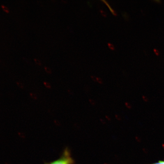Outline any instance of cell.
I'll list each match as a JSON object with an SVG mask.
<instances>
[{"instance_id":"cell-7","label":"cell","mask_w":164,"mask_h":164,"mask_svg":"<svg viewBox=\"0 0 164 164\" xmlns=\"http://www.w3.org/2000/svg\"><path fill=\"white\" fill-rule=\"evenodd\" d=\"M45 68L46 71L47 72H49V73H50V72H51L50 69L48 67H45Z\"/></svg>"},{"instance_id":"cell-4","label":"cell","mask_w":164,"mask_h":164,"mask_svg":"<svg viewBox=\"0 0 164 164\" xmlns=\"http://www.w3.org/2000/svg\"><path fill=\"white\" fill-rule=\"evenodd\" d=\"M100 13L102 14V15L104 17H107V14L105 11H104L103 10H100Z\"/></svg>"},{"instance_id":"cell-1","label":"cell","mask_w":164,"mask_h":164,"mask_svg":"<svg viewBox=\"0 0 164 164\" xmlns=\"http://www.w3.org/2000/svg\"><path fill=\"white\" fill-rule=\"evenodd\" d=\"M74 161L69 151L66 149L60 158L53 162L45 164H73Z\"/></svg>"},{"instance_id":"cell-9","label":"cell","mask_w":164,"mask_h":164,"mask_svg":"<svg viewBox=\"0 0 164 164\" xmlns=\"http://www.w3.org/2000/svg\"><path fill=\"white\" fill-rule=\"evenodd\" d=\"M153 164H164V161H160L159 162H158V163Z\"/></svg>"},{"instance_id":"cell-2","label":"cell","mask_w":164,"mask_h":164,"mask_svg":"<svg viewBox=\"0 0 164 164\" xmlns=\"http://www.w3.org/2000/svg\"><path fill=\"white\" fill-rule=\"evenodd\" d=\"M103 1V2H105L106 3V4L107 6H108V8L110 10V11H111V12H112V14H113L114 15H117V13H116V12L115 11H114V10H113L112 9L111 7L110 6H109V4H108V3L107 2L105 1Z\"/></svg>"},{"instance_id":"cell-6","label":"cell","mask_w":164,"mask_h":164,"mask_svg":"<svg viewBox=\"0 0 164 164\" xmlns=\"http://www.w3.org/2000/svg\"><path fill=\"white\" fill-rule=\"evenodd\" d=\"M153 52H155V53L156 54L157 56H159L160 54V52L159 51L156 49H153Z\"/></svg>"},{"instance_id":"cell-8","label":"cell","mask_w":164,"mask_h":164,"mask_svg":"<svg viewBox=\"0 0 164 164\" xmlns=\"http://www.w3.org/2000/svg\"><path fill=\"white\" fill-rule=\"evenodd\" d=\"M34 61H35V62H36L37 63V64H38V65L41 64V62H40V61H39L37 59H34Z\"/></svg>"},{"instance_id":"cell-5","label":"cell","mask_w":164,"mask_h":164,"mask_svg":"<svg viewBox=\"0 0 164 164\" xmlns=\"http://www.w3.org/2000/svg\"><path fill=\"white\" fill-rule=\"evenodd\" d=\"M2 8L3 9L7 12H8V10L6 6H4V5H2Z\"/></svg>"},{"instance_id":"cell-3","label":"cell","mask_w":164,"mask_h":164,"mask_svg":"<svg viewBox=\"0 0 164 164\" xmlns=\"http://www.w3.org/2000/svg\"><path fill=\"white\" fill-rule=\"evenodd\" d=\"M107 45H108V46L109 48H110V49H111V50H115V47H114L113 45H112V43H108V44H107Z\"/></svg>"}]
</instances>
